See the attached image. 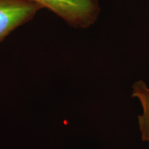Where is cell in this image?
<instances>
[{
    "label": "cell",
    "mask_w": 149,
    "mask_h": 149,
    "mask_svg": "<svg viewBox=\"0 0 149 149\" xmlns=\"http://www.w3.org/2000/svg\"><path fill=\"white\" fill-rule=\"evenodd\" d=\"M47 8L70 26L85 29L97 20L100 13L98 0H28Z\"/></svg>",
    "instance_id": "1"
},
{
    "label": "cell",
    "mask_w": 149,
    "mask_h": 149,
    "mask_svg": "<svg viewBox=\"0 0 149 149\" xmlns=\"http://www.w3.org/2000/svg\"><path fill=\"white\" fill-rule=\"evenodd\" d=\"M132 97L137 98L143 109L138 116L142 139L149 144V87L143 80H138L133 85Z\"/></svg>",
    "instance_id": "3"
},
{
    "label": "cell",
    "mask_w": 149,
    "mask_h": 149,
    "mask_svg": "<svg viewBox=\"0 0 149 149\" xmlns=\"http://www.w3.org/2000/svg\"><path fill=\"white\" fill-rule=\"evenodd\" d=\"M41 9L42 6L28 0H0V43Z\"/></svg>",
    "instance_id": "2"
}]
</instances>
